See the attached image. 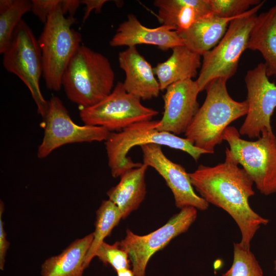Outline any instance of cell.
I'll return each instance as SVG.
<instances>
[{
  "instance_id": "1",
  "label": "cell",
  "mask_w": 276,
  "mask_h": 276,
  "mask_svg": "<svg viewBox=\"0 0 276 276\" xmlns=\"http://www.w3.org/2000/svg\"><path fill=\"white\" fill-rule=\"evenodd\" d=\"M231 155L228 148L223 163L214 166L200 165L189 173L191 183L209 204L227 212L238 225L240 243L250 249V243L262 225L269 219L254 211L249 199L255 195L251 177Z\"/></svg>"
},
{
  "instance_id": "2",
  "label": "cell",
  "mask_w": 276,
  "mask_h": 276,
  "mask_svg": "<svg viewBox=\"0 0 276 276\" xmlns=\"http://www.w3.org/2000/svg\"><path fill=\"white\" fill-rule=\"evenodd\" d=\"M227 80L218 78L206 86L205 99L185 133L195 147L214 153L215 148L223 141V133L229 125L246 115V100L239 102L229 95Z\"/></svg>"
},
{
  "instance_id": "3",
  "label": "cell",
  "mask_w": 276,
  "mask_h": 276,
  "mask_svg": "<svg viewBox=\"0 0 276 276\" xmlns=\"http://www.w3.org/2000/svg\"><path fill=\"white\" fill-rule=\"evenodd\" d=\"M115 75L108 59L81 45L72 57L62 78L67 97L79 108L93 106L111 93Z\"/></svg>"
},
{
  "instance_id": "4",
  "label": "cell",
  "mask_w": 276,
  "mask_h": 276,
  "mask_svg": "<svg viewBox=\"0 0 276 276\" xmlns=\"http://www.w3.org/2000/svg\"><path fill=\"white\" fill-rule=\"evenodd\" d=\"M158 120H149L133 124L118 132L110 133L105 142L108 163L111 175L120 177L126 171L140 166L127 154L136 146L155 144L182 151L197 161L206 151L195 147L188 139L156 129Z\"/></svg>"
},
{
  "instance_id": "5",
  "label": "cell",
  "mask_w": 276,
  "mask_h": 276,
  "mask_svg": "<svg viewBox=\"0 0 276 276\" xmlns=\"http://www.w3.org/2000/svg\"><path fill=\"white\" fill-rule=\"evenodd\" d=\"M61 4L49 15L38 39L45 85L55 91L61 88L63 73L82 42L81 34L72 28L76 18L65 17Z\"/></svg>"
},
{
  "instance_id": "6",
  "label": "cell",
  "mask_w": 276,
  "mask_h": 276,
  "mask_svg": "<svg viewBox=\"0 0 276 276\" xmlns=\"http://www.w3.org/2000/svg\"><path fill=\"white\" fill-rule=\"evenodd\" d=\"M265 1L233 19L219 42L202 55L200 73L196 80L200 91L218 78L228 80L236 73L240 58L247 49L257 12Z\"/></svg>"
},
{
  "instance_id": "7",
  "label": "cell",
  "mask_w": 276,
  "mask_h": 276,
  "mask_svg": "<svg viewBox=\"0 0 276 276\" xmlns=\"http://www.w3.org/2000/svg\"><path fill=\"white\" fill-rule=\"evenodd\" d=\"M239 131L228 126L223 141L237 163L242 166L260 192L268 196L276 192V136L273 132L265 131L255 141L240 137Z\"/></svg>"
},
{
  "instance_id": "8",
  "label": "cell",
  "mask_w": 276,
  "mask_h": 276,
  "mask_svg": "<svg viewBox=\"0 0 276 276\" xmlns=\"http://www.w3.org/2000/svg\"><path fill=\"white\" fill-rule=\"evenodd\" d=\"M3 65L8 72L18 77L28 88L43 118L48 107L39 85L43 65L41 50L29 25L22 19L16 28L11 42L3 54Z\"/></svg>"
},
{
  "instance_id": "9",
  "label": "cell",
  "mask_w": 276,
  "mask_h": 276,
  "mask_svg": "<svg viewBox=\"0 0 276 276\" xmlns=\"http://www.w3.org/2000/svg\"><path fill=\"white\" fill-rule=\"evenodd\" d=\"M158 111L144 106L141 99L128 93L118 82L110 94L98 103L80 108L79 116L85 125L120 131L130 125L151 120Z\"/></svg>"
},
{
  "instance_id": "10",
  "label": "cell",
  "mask_w": 276,
  "mask_h": 276,
  "mask_svg": "<svg viewBox=\"0 0 276 276\" xmlns=\"http://www.w3.org/2000/svg\"><path fill=\"white\" fill-rule=\"evenodd\" d=\"M197 216L196 208L186 207L163 226L147 235L140 236L127 229L125 238L119 244L129 255L134 276H145L147 265L151 257L173 239L186 232Z\"/></svg>"
},
{
  "instance_id": "11",
  "label": "cell",
  "mask_w": 276,
  "mask_h": 276,
  "mask_svg": "<svg viewBox=\"0 0 276 276\" xmlns=\"http://www.w3.org/2000/svg\"><path fill=\"white\" fill-rule=\"evenodd\" d=\"M44 119V135L37 151L39 158H45L54 150L67 144L106 141L111 133L103 127L76 124L61 100L55 96L48 101Z\"/></svg>"
},
{
  "instance_id": "12",
  "label": "cell",
  "mask_w": 276,
  "mask_h": 276,
  "mask_svg": "<svg viewBox=\"0 0 276 276\" xmlns=\"http://www.w3.org/2000/svg\"><path fill=\"white\" fill-rule=\"evenodd\" d=\"M268 78L264 63L247 72L248 111L239 130L240 135L258 139L263 132H273L271 118L276 108V84Z\"/></svg>"
},
{
  "instance_id": "13",
  "label": "cell",
  "mask_w": 276,
  "mask_h": 276,
  "mask_svg": "<svg viewBox=\"0 0 276 276\" xmlns=\"http://www.w3.org/2000/svg\"><path fill=\"white\" fill-rule=\"evenodd\" d=\"M140 147L143 164L154 168L165 179L172 192L177 208L191 206L200 211L208 209L209 204L195 192L189 173L181 165L169 159L162 151L161 146L148 144Z\"/></svg>"
},
{
  "instance_id": "14",
  "label": "cell",
  "mask_w": 276,
  "mask_h": 276,
  "mask_svg": "<svg viewBox=\"0 0 276 276\" xmlns=\"http://www.w3.org/2000/svg\"><path fill=\"white\" fill-rule=\"evenodd\" d=\"M196 80L188 79L169 86L164 95V111L156 129L177 135L185 133L199 107Z\"/></svg>"
},
{
  "instance_id": "15",
  "label": "cell",
  "mask_w": 276,
  "mask_h": 276,
  "mask_svg": "<svg viewBox=\"0 0 276 276\" xmlns=\"http://www.w3.org/2000/svg\"><path fill=\"white\" fill-rule=\"evenodd\" d=\"M109 44L112 47L151 44L163 51L184 45L177 31L163 25L155 28H148L133 14H128L127 20L119 25Z\"/></svg>"
},
{
  "instance_id": "16",
  "label": "cell",
  "mask_w": 276,
  "mask_h": 276,
  "mask_svg": "<svg viewBox=\"0 0 276 276\" xmlns=\"http://www.w3.org/2000/svg\"><path fill=\"white\" fill-rule=\"evenodd\" d=\"M118 59L120 66L125 73L123 83L128 93L143 100L158 96L161 90L153 68L136 47H128L120 52Z\"/></svg>"
},
{
  "instance_id": "17",
  "label": "cell",
  "mask_w": 276,
  "mask_h": 276,
  "mask_svg": "<svg viewBox=\"0 0 276 276\" xmlns=\"http://www.w3.org/2000/svg\"><path fill=\"white\" fill-rule=\"evenodd\" d=\"M157 17L163 25L181 32L202 17L212 13L210 0H155Z\"/></svg>"
},
{
  "instance_id": "18",
  "label": "cell",
  "mask_w": 276,
  "mask_h": 276,
  "mask_svg": "<svg viewBox=\"0 0 276 276\" xmlns=\"http://www.w3.org/2000/svg\"><path fill=\"white\" fill-rule=\"evenodd\" d=\"M148 166H140L124 172L119 183L107 192L109 200L119 210L122 219L137 209L146 194L145 175Z\"/></svg>"
},
{
  "instance_id": "19",
  "label": "cell",
  "mask_w": 276,
  "mask_h": 276,
  "mask_svg": "<svg viewBox=\"0 0 276 276\" xmlns=\"http://www.w3.org/2000/svg\"><path fill=\"white\" fill-rule=\"evenodd\" d=\"M239 16L223 18L210 13L200 18L187 30L178 33L185 46L202 56L219 42L230 22Z\"/></svg>"
},
{
  "instance_id": "20",
  "label": "cell",
  "mask_w": 276,
  "mask_h": 276,
  "mask_svg": "<svg viewBox=\"0 0 276 276\" xmlns=\"http://www.w3.org/2000/svg\"><path fill=\"white\" fill-rule=\"evenodd\" d=\"M171 56L153 67L161 90L177 82L192 79L197 75L202 61L200 55L185 45L174 47Z\"/></svg>"
},
{
  "instance_id": "21",
  "label": "cell",
  "mask_w": 276,
  "mask_h": 276,
  "mask_svg": "<svg viewBox=\"0 0 276 276\" xmlns=\"http://www.w3.org/2000/svg\"><path fill=\"white\" fill-rule=\"evenodd\" d=\"M94 238L91 233L72 242L60 254L46 259L41 266V276H83L85 260Z\"/></svg>"
},
{
  "instance_id": "22",
  "label": "cell",
  "mask_w": 276,
  "mask_h": 276,
  "mask_svg": "<svg viewBox=\"0 0 276 276\" xmlns=\"http://www.w3.org/2000/svg\"><path fill=\"white\" fill-rule=\"evenodd\" d=\"M247 49L260 52L267 76H276V4L257 15Z\"/></svg>"
},
{
  "instance_id": "23",
  "label": "cell",
  "mask_w": 276,
  "mask_h": 276,
  "mask_svg": "<svg viewBox=\"0 0 276 276\" xmlns=\"http://www.w3.org/2000/svg\"><path fill=\"white\" fill-rule=\"evenodd\" d=\"M31 9V1H0V53L7 49L22 16Z\"/></svg>"
},
{
  "instance_id": "24",
  "label": "cell",
  "mask_w": 276,
  "mask_h": 276,
  "mask_svg": "<svg viewBox=\"0 0 276 276\" xmlns=\"http://www.w3.org/2000/svg\"><path fill=\"white\" fill-rule=\"evenodd\" d=\"M122 216L117 206L109 199L103 200L96 212L95 229L91 246L87 254L85 265L88 267L104 239L118 224Z\"/></svg>"
},
{
  "instance_id": "25",
  "label": "cell",
  "mask_w": 276,
  "mask_h": 276,
  "mask_svg": "<svg viewBox=\"0 0 276 276\" xmlns=\"http://www.w3.org/2000/svg\"><path fill=\"white\" fill-rule=\"evenodd\" d=\"M233 260L231 267L222 276H263V271L250 249L240 242L234 243Z\"/></svg>"
},
{
  "instance_id": "26",
  "label": "cell",
  "mask_w": 276,
  "mask_h": 276,
  "mask_svg": "<svg viewBox=\"0 0 276 276\" xmlns=\"http://www.w3.org/2000/svg\"><path fill=\"white\" fill-rule=\"evenodd\" d=\"M95 257L105 265H110L116 272L130 268V260L126 251L120 245L119 241L113 244L103 242L97 249Z\"/></svg>"
},
{
  "instance_id": "27",
  "label": "cell",
  "mask_w": 276,
  "mask_h": 276,
  "mask_svg": "<svg viewBox=\"0 0 276 276\" xmlns=\"http://www.w3.org/2000/svg\"><path fill=\"white\" fill-rule=\"evenodd\" d=\"M261 0H210L212 13L223 18L234 17L248 11Z\"/></svg>"
},
{
  "instance_id": "28",
  "label": "cell",
  "mask_w": 276,
  "mask_h": 276,
  "mask_svg": "<svg viewBox=\"0 0 276 276\" xmlns=\"http://www.w3.org/2000/svg\"><path fill=\"white\" fill-rule=\"evenodd\" d=\"M31 11L44 24L50 13L61 2V0H32Z\"/></svg>"
},
{
  "instance_id": "29",
  "label": "cell",
  "mask_w": 276,
  "mask_h": 276,
  "mask_svg": "<svg viewBox=\"0 0 276 276\" xmlns=\"http://www.w3.org/2000/svg\"><path fill=\"white\" fill-rule=\"evenodd\" d=\"M4 210V204L1 200L0 203V269L3 270L6 262V256L9 246V243L7 240L6 233L4 229L2 215Z\"/></svg>"
},
{
  "instance_id": "30",
  "label": "cell",
  "mask_w": 276,
  "mask_h": 276,
  "mask_svg": "<svg viewBox=\"0 0 276 276\" xmlns=\"http://www.w3.org/2000/svg\"><path fill=\"white\" fill-rule=\"evenodd\" d=\"M80 2L81 4H85L86 6L82 20V22H84L88 17L91 11L95 10L96 13L100 12L103 6L108 1L106 0H83L80 1Z\"/></svg>"
},
{
  "instance_id": "31",
  "label": "cell",
  "mask_w": 276,
  "mask_h": 276,
  "mask_svg": "<svg viewBox=\"0 0 276 276\" xmlns=\"http://www.w3.org/2000/svg\"><path fill=\"white\" fill-rule=\"evenodd\" d=\"M80 4V1L78 0H62L61 8L64 15L68 13L69 16H74Z\"/></svg>"
},
{
  "instance_id": "32",
  "label": "cell",
  "mask_w": 276,
  "mask_h": 276,
  "mask_svg": "<svg viewBox=\"0 0 276 276\" xmlns=\"http://www.w3.org/2000/svg\"><path fill=\"white\" fill-rule=\"evenodd\" d=\"M117 276H134L132 270L126 268L117 272Z\"/></svg>"
},
{
  "instance_id": "33",
  "label": "cell",
  "mask_w": 276,
  "mask_h": 276,
  "mask_svg": "<svg viewBox=\"0 0 276 276\" xmlns=\"http://www.w3.org/2000/svg\"><path fill=\"white\" fill-rule=\"evenodd\" d=\"M274 270L276 275V258L273 261Z\"/></svg>"
}]
</instances>
